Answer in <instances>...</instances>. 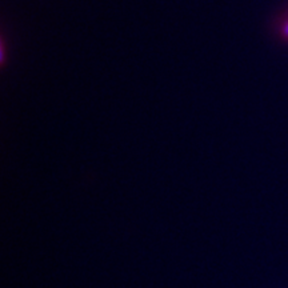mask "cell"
Returning <instances> with one entry per match:
<instances>
[{
  "mask_svg": "<svg viewBox=\"0 0 288 288\" xmlns=\"http://www.w3.org/2000/svg\"><path fill=\"white\" fill-rule=\"evenodd\" d=\"M282 34H283L284 36H286V38L288 39V20L286 22V23H284L283 28H282Z\"/></svg>",
  "mask_w": 288,
  "mask_h": 288,
  "instance_id": "cell-1",
  "label": "cell"
}]
</instances>
